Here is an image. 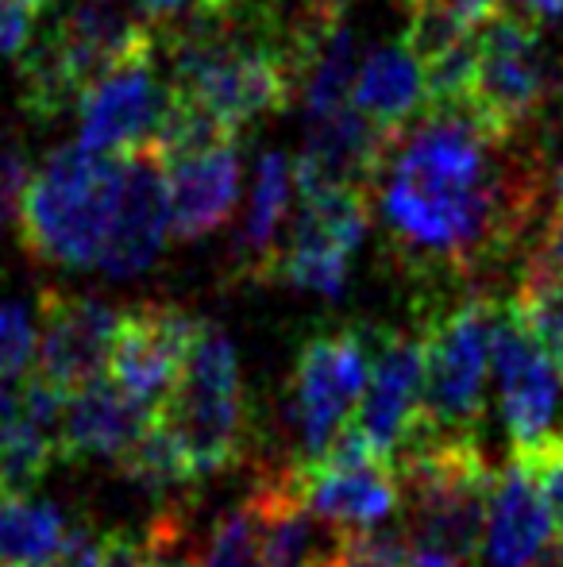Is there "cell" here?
Wrapping results in <instances>:
<instances>
[{
  "instance_id": "cell-27",
  "label": "cell",
  "mask_w": 563,
  "mask_h": 567,
  "mask_svg": "<svg viewBox=\"0 0 563 567\" xmlns=\"http://www.w3.org/2000/svg\"><path fill=\"white\" fill-rule=\"evenodd\" d=\"M313 567H414L406 556L398 537H386V533H336L329 548L321 553V560Z\"/></svg>"
},
{
  "instance_id": "cell-6",
  "label": "cell",
  "mask_w": 563,
  "mask_h": 567,
  "mask_svg": "<svg viewBox=\"0 0 563 567\" xmlns=\"http://www.w3.org/2000/svg\"><path fill=\"white\" fill-rule=\"evenodd\" d=\"M174 425L194 463V475L228 471L243 455L251 410L240 386V359L217 324H197L174 390L155 405Z\"/></svg>"
},
{
  "instance_id": "cell-25",
  "label": "cell",
  "mask_w": 563,
  "mask_h": 567,
  "mask_svg": "<svg viewBox=\"0 0 563 567\" xmlns=\"http://www.w3.org/2000/svg\"><path fill=\"white\" fill-rule=\"evenodd\" d=\"M347 270H352V251L321 236H309V231H293L279 255L274 278L298 290L321 293V298H340L347 286Z\"/></svg>"
},
{
  "instance_id": "cell-30",
  "label": "cell",
  "mask_w": 563,
  "mask_h": 567,
  "mask_svg": "<svg viewBox=\"0 0 563 567\" xmlns=\"http://www.w3.org/2000/svg\"><path fill=\"white\" fill-rule=\"evenodd\" d=\"M510 309L521 317V324L529 329V337L541 343V351L552 359V367L563 379V298L536 290H518L510 301Z\"/></svg>"
},
{
  "instance_id": "cell-2",
  "label": "cell",
  "mask_w": 563,
  "mask_h": 567,
  "mask_svg": "<svg viewBox=\"0 0 563 567\" xmlns=\"http://www.w3.org/2000/svg\"><path fill=\"white\" fill-rule=\"evenodd\" d=\"M402 548L414 567H475L498 471L479 436H417L398 455Z\"/></svg>"
},
{
  "instance_id": "cell-24",
  "label": "cell",
  "mask_w": 563,
  "mask_h": 567,
  "mask_svg": "<svg viewBox=\"0 0 563 567\" xmlns=\"http://www.w3.org/2000/svg\"><path fill=\"white\" fill-rule=\"evenodd\" d=\"M355 74H359V62H355V39L344 23L329 31L321 43L313 47L305 70H301V93H305V116L309 113H329L352 101Z\"/></svg>"
},
{
  "instance_id": "cell-1",
  "label": "cell",
  "mask_w": 563,
  "mask_h": 567,
  "mask_svg": "<svg viewBox=\"0 0 563 567\" xmlns=\"http://www.w3.org/2000/svg\"><path fill=\"white\" fill-rule=\"evenodd\" d=\"M518 140L467 109H421L390 135L375 194L402 275L444 290L510 259L541 197V166Z\"/></svg>"
},
{
  "instance_id": "cell-32",
  "label": "cell",
  "mask_w": 563,
  "mask_h": 567,
  "mask_svg": "<svg viewBox=\"0 0 563 567\" xmlns=\"http://www.w3.org/2000/svg\"><path fill=\"white\" fill-rule=\"evenodd\" d=\"M35 355V329L23 306H0V374H28Z\"/></svg>"
},
{
  "instance_id": "cell-38",
  "label": "cell",
  "mask_w": 563,
  "mask_h": 567,
  "mask_svg": "<svg viewBox=\"0 0 563 567\" xmlns=\"http://www.w3.org/2000/svg\"><path fill=\"white\" fill-rule=\"evenodd\" d=\"M556 189H560V202H563V158H560V166H556Z\"/></svg>"
},
{
  "instance_id": "cell-20",
  "label": "cell",
  "mask_w": 563,
  "mask_h": 567,
  "mask_svg": "<svg viewBox=\"0 0 563 567\" xmlns=\"http://www.w3.org/2000/svg\"><path fill=\"white\" fill-rule=\"evenodd\" d=\"M290 197H293L290 158H285L282 151H267L256 166L248 217H243V228L232 247V262L240 278H251V282L274 278V267H279V255H282L279 239H282L285 217H290Z\"/></svg>"
},
{
  "instance_id": "cell-28",
  "label": "cell",
  "mask_w": 563,
  "mask_h": 567,
  "mask_svg": "<svg viewBox=\"0 0 563 567\" xmlns=\"http://www.w3.org/2000/svg\"><path fill=\"white\" fill-rule=\"evenodd\" d=\"M201 567H267L263 553H259L256 529H251L248 506L225 509L217 517L205 545V564Z\"/></svg>"
},
{
  "instance_id": "cell-16",
  "label": "cell",
  "mask_w": 563,
  "mask_h": 567,
  "mask_svg": "<svg viewBox=\"0 0 563 567\" xmlns=\"http://www.w3.org/2000/svg\"><path fill=\"white\" fill-rule=\"evenodd\" d=\"M494 374L513 449L541 441L556 417L563 379L510 306L498 309L494 321Z\"/></svg>"
},
{
  "instance_id": "cell-9",
  "label": "cell",
  "mask_w": 563,
  "mask_h": 567,
  "mask_svg": "<svg viewBox=\"0 0 563 567\" xmlns=\"http://www.w3.org/2000/svg\"><path fill=\"white\" fill-rule=\"evenodd\" d=\"M170 109V82L155 70V51L121 62L85 90L77 101L82 143L101 155H132L155 143Z\"/></svg>"
},
{
  "instance_id": "cell-35",
  "label": "cell",
  "mask_w": 563,
  "mask_h": 567,
  "mask_svg": "<svg viewBox=\"0 0 563 567\" xmlns=\"http://www.w3.org/2000/svg\"><path fill=\"white\" fill-rule=\"evenodd\" d=\"M101 567H158V564L147 548V537H136V533H108L105 564Z\"/></svg>"
},
{
  "instance_id": "cell-26",
  "label": "cell",
  "mask_w": 563,
  "mask_h": 567,
  "mask_svg": "<svg viewBox=\"0 0 563 567\" xmlns=\"http://www.w3.org/2000/svg\"><path fill=\"white\" fill-rule=\"evenodd\" d=\"M513 455L525 463L529 475L541 486V498L552 517V533H556V545L563 548V429L544 433L541 441L525 444V449H513Z\"/></svg>"
},
{
  "instance_id": "cell-18",
  "label": "cell",
  "mask_w": 563,
  "mask_h": 567,
  "mask_svg": "<svg viewBox=\"0 0 563 567\" xmlns=\"http://www.w3.org/2000/svg\"><path fill=\"white\" fill-rule=\"evenodd\" d=\"M552 517L529 467L510 455L498 471L487 517V567H544L552 553Z\"/></svg>"
},
{
  "instance_id": "cell-41",
  "label": "cell",
  "mask_w": 563,
  "mask_h": 567,
  "mask_svg": "<svg viewBox=\"0 0 563 567\" xmlns=\"http://www.w3.org/2000/svg\"><path fill=\"white\" fill-rule=\"evenodd\" d=\"M560 205H563V202H560Z\"/></svg>"
},
{
  "instance_id": "cell-7",
  "label": "cell",
  "mask_w": 563,
  "mask_h": 567,
  "mask_svg": "<svg viewBox=\"0 0 563 567\" xmlns=\"http://www.w3.org/2000/svg\"><path fill=\"white\" fill-rule=\"evenodd\" d=\"M552 93V62L541 23L525 12H494L479 23L475 82L467 113L498 135H521Z\"/></svg>"
},
{
  "instance_id": "cell-13",
  "label": "cell",
  "mask_w": 563,
  "mask_h": 567,
  "mask_svg": "<svg viewBox=\"0 0 563 567\" xmlns=\"http://www.w3.org/2000/svg\"><path fill=\"white\" fill-rule=\"evenodd\" d=\"M170 236L166 166L150 147L121 155V194L97 267L113 278H136L155 262Z\"/></svg>"
},
{
  "instance_id": "cell-10",
  "label": "cell",
  "mask_w": 563,
  "mask_h": 567,
  "mask_svg": "<svg viewBox=\"0 0 563 567\" xmlns=\"http://www.w3.org/2000/svg\"><path fill=\"white\" fill-rule=\"evenodd\" d=\"M421 382H425L421 337L417 332L378 329L367 390H363L347 425L383 460L398 463V455L421 433Z\"/></svg>"
},
{
  "instance_id": "cell-17",
  "label": "cell",
  "mask_w": 563,
  "mask_h": 567,
  "mask_svg": "<svg viewBox=\"0 0 563 567\" xmlns=\"http://www.w3.org/2000/svg\"><path fill=\"white\" fill-rule=\"evenodd\" d=\"M150 417V405L121 386L116 379L85 382L66 398L59 421V455L62 460H116L136 444Z\"/></svg>"
},
{
  "instance_id": "cell-21",
  "label": "cell",
  "mask_w": 563,
  "mask_h": 567,
  "mask_svg": "<svg viewBox=\"0 0 563 567\" xmlns=\"http://www.w3.org/2000/svg\"><path fill=\"white\" fill-rule=\"evenodd\" d=\"M352 105L383 132H398L425 109V78L409 47H375L355 74Z\"/></svg>"
},
{
  "instance_id": "cell-40",
  "label": "cell",
  "mask_w": 563,
  "mask_h": 567,
  "mask_svg": "<svg viewBox=\"0 0 563 567\" xmlns=\"http://www.w3.org/2000/svg\"><path fill=\"white\" fill-rule=\"evenodd\" d=\"M181 567H186V564H181Z\"/></svg>"
},
{
  "instance_id": "cell-4",
  "label": "cell",
  "mask_w": 563,
  "mask_h": 567,
  "mask_svg": "<svg viewBox=\"0 0 563 567\" xmlns=\"http://www.w3.org/2000/svg\"><path fill=\"white\" fill-rule=\"evenodd\" d=\"M116 194H121V155H101L85 143L59 147L23 194V251L46 267H97L113 225Z\"/></svg>"
},
{
  "instance_id": "cell-39",
  "label": "cell",
  "mask_w": 563,
  "mask_h": 567,
  "mask_svg": "<svg viewBox=\"0 0 563 567\" xmlns=\"http://www.w3.org/2000/svg\"><path fill=\"white\" fill-rule=\"evenodd\" d=\"M31 4H35V8H46V4H54V0H31Z\"/></svg>"
},
{
  "instance_id": "cell-33",
  "label": "cell",
  "mask_w": 563,
  "mask_h": 567,
  "mask_svg": "<svg viewBox=\"0 0 563 567\" xmlns=\"http://www.w3.org/2000/svg\"><path fill=\"white\" fill-rule=\"evenodd\" d=\"M39 8L31 0H0V59H20L31 43Z\"/></svg>"
},
{
  "instance_id": "cell-19",
  "label": "cell",
  "mask_w": 563,
  "mask_h": 567,
  "mask_svg": "<svg viewBox=\"0 0 563 567\" xmlns=\"http://www.w3.org/2000/svg\"><path fill=\"white\" fill-rule=\"evenodd\" d=\"M243 506L267 567H313L321 560L324 545L316 540V525L324 522L309 506L298 463L259 478Z\"/></svg>"
},
{
  "instance_id": "cell-14",
  "label": "cell",
  "mask_w": 563,
  "mask_h": 567,
  "mask_svg": "<svg viewBox=\"0 0 563 567\" xmlns=\"http://www.w3.org/2000/svg\"><path fill=\"white\" fill-rule=\"evenodd\" d=\"M390 135L394 132H383L352 101L329 113H309L305 151L293 163V189L305 194L324 186H355L375 194Z\"/></svg>"
},
{
  "instance_id": "cell-29",
  "label": "cell",
  "mask_w": 563,
  "mask_h": 567,
  "mask_svg": "<svg viewBox=\"0 0 563 567\" xmlns=\"http://www.w3.org/2000/svg\"><path fill=\"white\" fill-rule=\"evenodd\" d=\"M518 290H536L563 298V205L552 213V220L529 247L525 262H521Z\"/></svg>"
},
{
  "instance_id": "cell-22",
  "label": "cell",
  "mask_w": 563,
  "mask_h": 567,
  "mask_svg": "<svg viewBox=\"0 0 563 567\" xmlns=\"http://www.w3.org/2000/svg\"><path fill=\"white\" fill-rule=\"evenodd\" d=\"M66 517L51 502L0 491V567H35L66 540Z\"/></svg>"
},
{
  "instance_id": "cell-3",
  "label": "cell",
  "mask_w": 563,
  "mask_h": 567,
  "mask_svg": "<svg viewBox=\"0 0 563 567\" xmlns=\"http://www.w3.org/2000/svg\"><path fill=\"white\" fill-rule=\"evenodd\" d=\"M155 28L132 0H74L20 66V105L35 120H54L85 97L101 74L155 51Z\"/></svg>"
},
{
  "instance_id": "cell-34",
  "label": "cell",
  "mask_w": 563,
  "mask_h": 567,
  "mask_svg": "<svg viewBox=\"0 0 563 567\" xmlns=\"http://www.w3.org/2000/svg\"><path fill=\"white\" fill-rule=\"evenodd\" d=\"M101 564H105V540L82 525V529H70L66 540L35 567H101Z\"/></svg>"
},
{
  "instance_id": "cell-37",
  "label": "cell",
  "mask_w": 563,
  "mask_h": 567,
  "mask_svg": "<svg viewBox=\"0 0 563 567\" xmlns=\"http://www.w3.org/2000/svg\"><path fill=\"white\" fill-rule=\"evenodd\" d=\"M513 8L525 16H533L536 23L544 20H560L563 16V0H513Z\"/></svg>"
},
{
  "instance_id": "cell-36",
  "label": "cell",
  "mask_w": 563,
  "mask_h": 567,
  "mask_svg": "<svg viewBox=\"0 0 563 567\" xmlns=\"http://www.w3.org/2000/svg\"><path fill=\"white\" fill-rule=\"evenodd\" d=\"M444 4H448L459 20H467L471 28H479V23H487L494 12H502L505 0H444Z\"/></svg>"
},
{
  "instance_id": "cell-5",
  "label": "cell",
  "mask_w": 563,
  "mask_h": 567,
  "mask_svg": "<svg viewBox=\"0 0 563 567\" xmlns=\"http://www.w3.org/2000/svg\"><path fill=\"white\" fill-rule=\"evenodd\" d=\"M502 301L490 290L440 298L421 317V433L479 436L487 417V379L494 367V321Z\"/></svg>"
},
{
  "instance_id": "cell-8",
  "label": "cell",
  "mask_w": 563,
  "mask_h": 567,
  "mask_svg": "<svg viewBox=\"0 0 563 567\" xmlns=\"http://www.w3.org/2000/svg\"><path fill=\"white\" fill-rule=\"evenodd\" d=\"M375 332L359 324L316 329L301 340L293 363V417L305 436V452L316 455L336 441L340 429L352 421L375 363Z\"/></svg>"
},
{
  "instance_id": "cell-11",
  "label": "cell",
  "mask_w": 563,
  "mask_h": 567,
  "mask_svg": "<svg viewBox=\"0 0 563 567\" xmlns=\"http://www.w3.org/2000/svg\"><path fill=\"white\" fill-rule=\"evenodd\" d=\"M121 313L97 298L66 290H43L39 298L35 374L59 394H74L85 382L101 379L108 367Z\"/></svg>"
},
{
  "instance_id": "cell-15",
  "label": "cell",
  "mask_w": 563,
  "mask_h": 567,
  "mask_svg": "<svg viewBox=\"0 0 563 567\" xmlns=\"http://www.w3.org/2000/svg\"><path fill=\"white\" fill-rule=\"evenodd\" d=\"M240 135L205 143V147L174 151L163 158L166 197H170V236L201 239L228 225L240 202Z\"/></svg>"
},
{
  "instance_id": "cell-31",
  "label": "cell",
  "mask_w": 563,
  "mask_h": 567,
  "mask_svg": "<svg viewBox=\"0 0 563 567\" xmlns=\"http://www.w3.org/2000/svg\"><path fill=\"white\" fill-rule=\"evenodd\" d=\"M28 182H31V166L20 140L0 132V239L12 231V225H20V205L23 194H28Z\"/></svg>"
},
{
  "instance_id": "cell-12",
  "label": "cell",
  "mask_w": 563,
  "mask_h": 567,
  "mask_svg": "<svg viewBox=\"0 0 563 567\" xmlns=\"http://www.w3.org/2000/svg\"><path fill=\"white\" fill-rule=\"evenodd\" d=\"M197 324L201 321H194L186 309L163 306V301L124 309L113 348H108L105 374L155 410L174 390L181 367H186Z\"/></svg>"
},
{
  "instance_id": "cell-23",
  "label": "cell",
  "mask_w": 563,
  "mask_h": 567,
  "mask_svg": "<svg viewBox=\"0 0 563 567\" xmlns=\"http://www.w3.org/2000/svg\"><path fill=\"white\" fill-rule=\"evenodd\" d=\"M59 460V429L35 417L23 402L15 417L0 421V491L31 494Z\"/></svg>"
}]
</instances>
